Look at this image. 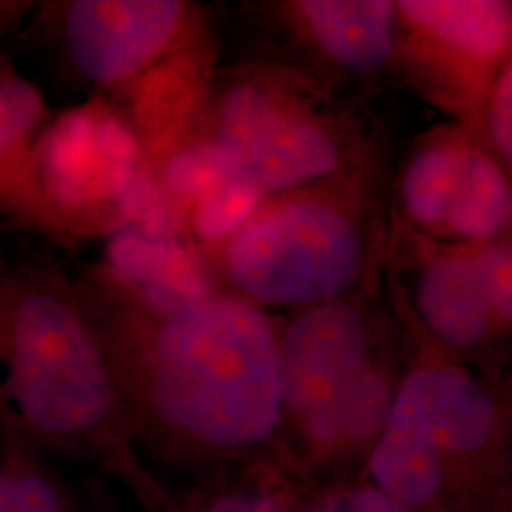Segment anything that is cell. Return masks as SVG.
<instances>
[{
	"instance_id": "d6986e66",
	"label": "cell",
	"mask_w": 512,
	"mask_h": 512,
	"mask_svg": "<svg viewBox=\"0 0 512 512\" xmlns=\"http://www.w3.org/2000/svg\"><path fill=\"white\" fill-rule=\"evenodd\" d=\"M486 122L495 152L512 169V63L503 67L490 86Z\"/></svg>"
},
{
	"instance_id": "e0dca14e",
	"label": "cell",
	"mask_w": 512,
	"mask_h": 512,
	"mask_svg": "<svg viewBox=\"0 0 512 512\" xmlns=\"http://www.w3.org/2000/svg\"><path fill=\"white\" fill-rule=\"evenodd\" d=\"M165 181L173 192L200 200L228 179L215 152L209 145H202L173 158L167 165Z\"/></svg>"
},
{
	"instance_id": "5b68a950",
	"label": "cell",
	"mask_w": 512,
	"mask_h": 512,
	"mask_svg": "<svg viewBox=\"0 0 512 512\" xmlns=\"http://www.w3.org/2000/svg\"><path fill=\"white\" fill-rule=\"evenodd\" d=\"M8 315L10 389L31 425L71 435L109 414L112 385L74 302L59 285L12 279Z\"/></svg>"
},
{
	"instance_id": "6da1fadb",
	"label": "cell",
	"mask_w": 512,
	"mask_h": 512,
	"mask_svg": "<svg viewBox=\"0 0 512 512\" xmlns=\"http://www.w3.org/2000/svg\"><path fill=\"white\" fill-rule=\"evenodd\" d=\"M148 401L171 431L213 450H255L283 423L281 329L239 296L160 313Z\"/></svg>"
},
{
	"instance_id": "5bb4252c",
	"label": "cell",
	"mask_w": 512,
	"mask_h": 512,
	"mask_svg": "<svg viewBox=\"0 0 512 512\" xmlns=\"http://www.w3.org/2000/svg\"><path fill=\"white\" fill-rule=\"evenodd\" d=\"M264 194L249 184L226 181L198 200L196 232L203 239L234 236L262 209Z\"/></svg>"
},
{
	"instance_id": "9c48e42d",
	"label": "cell",
	"mask_w": 512,
	"mask_h": 512,
	"mask_svg": "<svg viewBox=\"0 0 512 512\" xmlns=\"http://www.w3.org/2000/svg\"><path fill=\"white\" fill-rule=\"evenodd\" d=\"M135 139L114 116L92 110L69 112L42 143L44 175L63 205L120 198L139 173Z\"/></svg>"
},
{
	"instance_id": "ac0fdd59",
	"label": "cell",
	"mask_w": 512,
	"mask_h": 512,
	"mask_svg": "<svg viewBox=\"0 0 512 512\" xmlns=\"http://www.w3.org/2000/svg\"><path fill=\"white\" fill-rule=\"evenodd\" d=\"M291 512H408L372 480L340 484L308 499L304 505H291Z\"/></svg>"
},
{
	"instance_id": "3957f363",
	"label": "cell",
	"mask_w": 512,
	"mask_h": 512,
	"mask_svg": "<svg viewBox=\"0 0 512 512\" xmlns=\"http://www.w3.org/2000/svg\"><path fill=\"white\" fill-rule=\"evenodd\" d=\"M283 423L315 463L370 456L401 380L378 329L351 298L298 311L281 329Z\"/></svg>"
},
{
	"instance_id": "7a4b0ae2",
	"label": "cell",
	"mask_w": 512,
	"mask_h": 512,
	"mask_svg": "<svg viewBox=\"0 0 512 512\" xmlns=\"http://www.w3.org/2000/svg\"><path fill=\"white\" fill-rule=\"evenodd\" d=\"M370 480L408 512H512V427L490 385L463 366L410 368Z\"/></svg>"
},
{
	"instance_id": "2e32d148",
	"label": "cell",
	"mask_w": 512,
	"mask_h": 512,
	"mask_svg": "<svg viewBox=\"0 0 512 512\" xmlns=\"http://www.w3.org/2000/svg\"><path fill=\"white\" fill-rule=\"evenodd\" d=\"M42 110L37 88L16 74H0V154L35 126Z\"/></svg>"
},
{
	"instance_id": "44dd1931",
	"label": "cell",
	"mask_w": 512,
	"mask_h": 512,
	"mask_svg": "<svg viewBox=\"0 0 512 512\" xmlns=\"http://www.w3.org/2000/svg\"><path fill=\"white\" fill-rule=\"evenodd\" d=\"M205 512H291V497L275 490L234 492L217 499Z\"/></svg>"
},
{
	"instance_id": "8fae6325",
	"label": "cell",
	"mask_w": 512,
	"mask_h": 512,
	"mask_svg": "<svg viewBox=\"0 0 512 512\" xmlns=\"http://www.w3.org/2000/svg\"><path fill=\"white\" fill-rule=\"evenodd\" d=\"M287 8L315 50L338 69L372 73L385 67L397 50V2L300 0Z\"/></svg>"
},
{
	"instance_id": "277c9868",
	"label": "cell",
	"mask_w": 512,
	"mask_h": 512,
	"mask_svg": "<svg viewBox=\"0 0 512 512\" xmlns=\"http://www.w3.org/2000/svg\"><path fill=\"white\" fill-rule=\"evenodd\" d=\"M365 220L329 190H294L264 205L230 238L224 272L262 310L304 311L349 298L363 279Z\"/></svg>"
},
{
	"instance_id": "30bf717a",
	"label": "cell",
	"mask_w": 512,
	"mask_h": 512,
	"mask_svg": "<svg viewBox=\"0 0 512 512\" xmlns=\"http://www.w3.org/2000/svg\"><path fill=\"white\" fill-rule=\"evenodd\" d=\"M414 308L427 332L452 351L480 348L499 330L473 249L442 247L427 256L416 281Z\"/></svg>"
},
{
	"instance_id": "52a82bcc",
	"label": "cell",
	"mask_w": 512,
	"mask_h": 512,
	"mask_svg": "<svg viewBox=\"0 0 512 512\" xmlns=\"http://www.w3.org/2000/svg\"><path fill=\"white\" fill-rule=\"evenodd\" d=\"M399 196L404 215L442 247L476 249L509 238L512 179L488 150L440 135L414 150Z\"/></svg>"
},
{
	"instance_id": "ba28073f",
	"label": "cell",
	"mask_w": 512,
	"mask_h": 512,
	"mask_svg": "<svg viewBox=\"0 0 512 512\" xmlns=\"http://www.w3.org/2000/svg\"><path fill=\"white\" fill-rule=\"evenodd\" d=\"M184 16L177 0H76L65 12V48L86 80L124 82L164 52Z\"/></svg>"
},
{
	"instance_id": "7c38bea8",
	"label": "cell",
	"mask_w": 512,
	"mask_h": 512,
	"mask_svg": "<svg viewBox=\"0 0 512 512\" xmlns=\"http://www.w3.org/2000/svg\"><path fill=\"white\" fill-rule=\"evenodd\" d=\"M397 10L408 29L465 63L494 65L511 52L512 2L403 0Z\"/></svg>"
},
{
	"instance_id": "8992f818",
	"label": "cell",
	"mask_w": 512,
	"mask_h": 512,
	"mask_svg": "<svg viewBox=\"0 0 512 512\" xmlns=\"http://www.w3.org/2000/svg\"><path fill=\"white\" fill-rule=\"evenodd\" d=\"M228 181L262 194L294 192L344 165L336 129L272 82L247 80L222 97L209 143Z\"/></svg>"
},
{
	"instance_id": "ffe728a7",
	"label": "cell",
	"mask_w": 512,
	"mask_h": 512,
	"mask_svg": "<svg viewBox=\"0 0 512 512\" xmlns=\"http://www.w3.org/2000/svg\"><path fill=\"white\" fill-rule=\"evenodd\" d=\"M0 512H59L52 488L31 475L0 476Z\"/></svg>"
},
{
	"instance_id": "9a60e30c",
	"label": "cell",
	"mask_w": 512,
	"mask_h": 512,
	"mask_svg": "<svg viewBox=\"0 0 512 512\" xmlns=\"http://www.w3.org/2000/svg\"><path fill=\"white\" fill-rule=\"evenodd\" d=\"M476 272L499 329L512 327V238L473 249Z\"/></svg>"
},
{
	"instance_id": "4fadbf2b",
	"label": "cell",
	"mask_w": 512,
	"mask_h": 512,
	"mask_svg": "<svg viewBox=\"0 0 512 512\" xmlns=\"http://www.w3.org/2000/svg\"><path fill=\"white\" fill-rule=\"evenodd\" d=\"M110 260L158 313L184 310L209 296L192 258L165 234H124L112 243Z\"/></svg>"
}]
</instances>
